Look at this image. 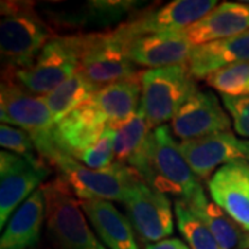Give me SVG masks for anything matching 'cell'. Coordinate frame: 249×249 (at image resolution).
I'll list each match as a JSON object with an SVG mask.
<instances>
[{"label":"cell","mask_w":249,"mask_h":249,"mask_svg":"<svg viewBox=\"0 0 249 249\" xmlns=\"http://www.w3.org/2000/svg\"><path fill=\"white\" fill-rule=\"evenodd\" d=\"M134 169L148 186L166 196L172 194L176 199L188 201L202 190L199 178L190 168L180 144L166 124L152 129L142 160Z\"/></svg>","instance_id":"obj_1"},{"label":"cell","mask_w":249,"mask_h":249,"mask_svg":"<svg viewBox=\"0 0 249 249\" xmlns=\"http://www.w3.org/2000/svg\"><path fill=\"white\" fill-rule=\"evenodd\" d=\"M54 36L31 1H1L0 53L3 73L25 70Z\"/></svg>","instance_id":"obj_2"},{"label":"cell","mask_w":249,"mask_h":249,"mask_svg":"<svg viewBox=\"0 0 249 249\" xmlns=\"http://www.w3.org/2000/svg\"><path fill=\"white\" fill-rule=\"evenodd\" d=\"M50 166L58 172V178L82 201L124 202L132 187L142 180L139 172L130 166L114 162L106 169L94 170L64 152H60L50 162Z\"/></svg>","instance_id":"obj_3"},{"label":"cell","mask_w":249,"mask_h":249,"mask_svg":"<svg viewBox=\"0 0 249 249\" xmlns=\"http://www.w3.org/2000/svg\"><path fill=\"white\" fill-rule=\"evenodd\" d=\"M0 119L3 124L25 130L32 137L40 157L49 165L62 152L54 142L55 124L45 97L28 91L10 79L1 80Z\"/></svg>","instance_id":"obj_4"},{"label":"cell","mask_w":249,"mask_h":249,"mask_svg":"<svg viewBox=\"0 0 249 249\" xmlns=\"http://www.w3.org/2000/svg\"><path fill=\"white\" fill-rule=\"evenodd\" d=\"M46 227L57 249H106L90 229L80 199L57 178L43 184Z\"/></svg>","instance_id":"obj_5"},{"label":"cell","mask_w":249,"mask_h":249,"mask_svg":"<svg viewBox=\"0 0 249 249\" xmlns=\"http://www.w3.org/2000/svg\"><path fill=\"white\" fill-rule=\"evenodd\" d=\"M196 90V78L187 64L142 71L140 107L151 130L172 121Z\"/></svg>","instance_id":"obj_6"},{"label":"cell","mask_w":249,"mask_h":249,"mask_svg":"<svg viewBox=\"0 0 249 249\" xmlns=\"http://www.w3.org/2000/svg\"><path fill=\"white\" fill-rule=\"evenodd\" d=\"M79 58L78 35L55 36L31 67L3 73V79L13 80L28 91L45 97L78 72Z\"/></svg>","instance_id":"obj_7"},{"label":"cell","mask_w":249,"mask_h":249,"mask_svg":"<svg viewBox=\"0 0 249 249\" xmlns=\"http://www.w3.org/2000/svg\"><path fill=\"white\" fill-rule=\"evenodd\" d=\"M79 37V70L91 86L100 90L119 80L137 75V65L129 60L124 40L115 31L78 34Z\"/></svg>","instance_id":"obj_8"},{"label":"cell","mask_w":249,"mask_h":249,"mask_svg":"<svg viewBox=\"0 0 249 249\" xmlns=\"http://www.w3.org/2000/svg\"><path fill=\"white\" fill-rule=\"evenodd\" d=\"M217 6L214 0H175L147 10L114 29L122 40L142 35L184 32Z\"/></svg>","instance_id":"obj_9"},{"label":"cell","mask_w":249,"mask_h":249,"mask_svg":"<svg viewBox=\"0 0 249 249\" xmlns=\"http://www.w3.org/2000/svg\"><path fill=\"white\" fill-rule=\"evenodd\" d=\"M127 219L142 242L155 244L173 232V213L169 196L139 180L124 199Z\"/></svg>","instance_id":"obj_10"},{"label":"cell","mask_w":249,"mask_h":249,"mask_svg":"<svg viewBox=\"0 0 249 249\" xmlns=\"http://www.w3.org/2000/svg\"><path fill=\"white\" fill-rule=\"evenodd\" d=\"M50 166L35 165L9 151L0 152V229L29 196L43 186Z\"/></svg>","instance_id":"obj_11"},{"label":"cell","mask_w":249,"mask_h":249,"mask_svg":"<svg viewBox=\"0 0 249 249\" xmlns=\"http://www.w3.org/2000/svg\"><path fill=\"white\" fill-rule=\"evenodd\" d=\"M230 118L209 90H196L170 121L173 134L181 142L198 140L222 132H230Z\"/></svg>","instance_id":"obj_12"},{"label":"cell","mask_w":249,"mask_h":249,"mask_svg":"<svg viewBox=\"0 0 249 249\" xmlns=\"http://www.w3.org/2000/svg\"><path fill=\"white\" fill-rule=\"evenodd\" d=\"M180 148L198 178H208L214 169L227 163L240 160L249 163V140H240L231 132L181 142Z\"/></svg>","instance_id":"obj_13"},{"label":"cell","mask_w":249,"mask_h":249,"mask_svg":"<svg viewBox=\"0 0 249 249\" xmlns=\"http://www.w3.org/2000/svg\"><path fill=\"white\" fill-rule=\"evenodd\" d=\"M214 204L249 232V163L232 162L214 172L208 180Z\"/></svg>","instance_id":"obj_14"},{"label":"cell","mask_w":249,"mask_h":249,"mask_svg":"<svg viewBox=\"0 0 249 249\" xmlns=\"http://www.w3.org/2000/svg\"><path fill=\"white\" fill-rule=\"evenodd\" d=\"M124 45L129 60L148 70L187 64L193 50L184 32L136 36L124 40Z\"/></svg>","instance_id":"obj_15"},{"label":"cell","mask_w":249,"mask_h":249,"mask_svg":"<svg viewBox=\"0 0 249 249\" xmlns=\"http://www.w3.org/2000/svg\"><path fill=\"white\" fill-rule=\"evenodd\" d=\"M108 129V121L90 100L54 126L53 139L64 154L75 158Z\"/></svg>","instance_id":"obj_16"},{"label":"cell","mask_w":249,"mask_h":249,"mask_svg":"<svg viewBox=\"0 0 249 249\" xmlns=\"http://www.w3.org/2000/svg\"><path fill=\"white\" fill-rule=\"evenodd\" d=\"M249 31V3L224 1L184 31L193 47L229 39Z\"/></svg>","instance_id":"obj_17"},{"label":"cell","mask_w":249,"mask_h":249,"mask_svg":"<svg viewBox=\"0 0 249 249\" xmlns=\"http://www.w3.org/2000/svg\"><path fill=\"white\" fill-rule=\"evenodd\" d=\"M240 62H249V31L193 47L187 65L196 79H205L212 72Z\"/></svg>","instance_id":"obj_18"},{"label":"cell","mask_w":249,"mask_h":249,"mask_svg":"<svg viewBox=\"0 0 249 249\" xmlns=\"http://www.w3.org/2000/svg\"><path fill=\"white\" fill-rule=\"evenodd\" d=\"M45 220L46 196L42 186L10 217L0 240V249L34 248L39 241Z\"/></svg>","instance_id":"obj_19"},{"label":"cell","mask_w":249,"mask_h":249,"mask_svg":"<svg viewBox=\"0 0 249 249\" xmlns=\"http://www.w3.org/2000/svg\"><path fill=\"white\" fill-rule=\"evenodd\" d=\"M80 205L91 227H94L101 242L106 244L108 249H139L136 232L129 219H126L111 201L80 199Z\"/></svg>","instance_id":"obj_20"},{"label":"cell","mask_w":249,"mask_h":249,"mask_svg":"<svg viewBox=\"0 0 249 249\" xmlns=\"http://www.w3.org/2000/svg\"><path fill=\"white\" fill-rule=\"evenodd\" d=\"M90 103L107 118L108 127L124 124L142 106V72L100 89Z\"/></svg>","instance_id":"obj_21"},{"label":"cell","mask_w":249,"mask_h":249,"mask_svg":"<svg viewBox=\"0 0 249 249\" xmlns=\"http://www.w3.org/2000/svg\"><path fill=\"white\" fill-rule=\"evenodd\" d=\"M184 202L204 222L220 248L249 249V232L241 229L213 201H209L204 188Z\"/></svg>","instance_id":"obj_22"},{"label":"cell","mask_w":249,"mask_h":249,"mask_svg":"<svg viewBox=\"0 0 249 249\" xmlns=\"http://www.w3.org/2000/svg\"><path fill=\"white\" fill-rule=\"evenodd\" d=\"M114 160L130 168H136L142 160L151 127L144 111L140 109L130 119L114 129Z\"/></svg>","instance_id":"obj_23"},{"label":"cell","mask_w":249,"mask_h":249,"mask_svg":"<svg viewBox=\"0 0 249 249\" xmlns=\"http://www.w3.org/2000/svg\"><path fill=\"white\" fill-rule=\"evenodd\" d=\"M97 91L98 90L91 86L78 72L68 80H65L52 93L45 96L46 104L53 115L54 124L61 122L65 116L88 103Z\"/></svg>","instance_id":"obj_24"},{"label":"cell","mask_w":249,"mask_h":249,"mask_svg":"<svg viewBox=\"0 0 249 249\" xmlns=\"http://www.w3.org/2000/svg\"><path fill=\"white\" fill-rule=\"evenodd\" d=\"M175 216L180 234L190 249H222L212 232L183 199H175Z\"/></svg>","instance_id":"obj_25"},{"label":"cell","mask_w":249,"mask_h":249,"mask_svg":"<svg viewBox=\"0 0 249 249\" xmlns=\"http://www.w3.org/2000/svg\"><path fill=\"white\" fill-rule=\"evenodd\" d=\"M208 86L227 97L249 96V62H240L212 72L206 78Z\"/></svg>","instance_id":"obj_26"},{"label":"cell","mask_w":249,"mask_h":249,"mask_svg":"<svg viewBox=\"0 0 249 249\" xmlns=\"http://www.w3.org/2000/svg\"><path fill=\"white\" fill-rule=\"evenodd\" d=\"M0 145L6 151L16 154L18 157H22L35 165L47 163L37 152V148H36L32 137L19 127L1 124L0 126Z\"/></svg>","instance_id":"obj_27"},{"label":"cell","mask_w":249,"mask_h":249,"mask_svg":"<svg viewBox=\"0 0 249 249\" xmlns=\"http://www.w3.org/2000/svg\"><path fill=\"white\" fill-rule=\"evenodd\" d=\"M73 160H80L90 169L100 170L111 166L114 160V130L108 127L101 137L89 148L79 152Z\"/></svg>","instance_id":"obj_28"},{"label":"cell","mask_w":249,"mask_h":249,"mask_svg":"<svg viewBox=\"0 0 249 249\" xmlns=\"http://www.w3.org/2000/svg\"><path fill=\"white\" fill-rule=\"evenodd\" d=\"M136 3L133 1H89L88 6V17L93 19L94 24H111L118 19L124 18L130 10L133 9Z\"/></svg>","instance_id":"obj_29"},{"label":"cell","mask_w":249,"mask_h":249,"mask_svg":"<svg viewBox=\"0 0 249 249\" xmlns=\"http://www.w3.org/2000/svg\"><path fill=\"white\" fill-rule=\"evenodd\" d=\"M223 104L232 118L234 130L249 139V96L245 97H227L222 96Z\"/></svg>","instance_id":"obj_30"},{"label":"cell","mask_w":249,"mask_h":249,"mask_svg":"<svg viewBox=\"0 0 249 249\" xmlns=\"http://www.w3.org/2000/svg\"><path fill=\"white\" fill-rule=\"evenodd\" d=\"M145 249H190L188 245L184 244L183 241L178 240V238H172V240H162L155 244H150L147 245Z\"/></svg>","instance_id":"obj_31"}]
</instances>
